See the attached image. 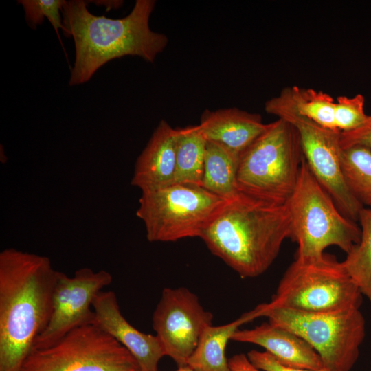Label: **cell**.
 Masks as SVG:
<instances>
[{
	"label": "cell",
	"instance_id": "obj_1",
	"mask_svg": "<svg viewBox=\"0 0 371 371\" xmlns=\"http://www.w3.org/2000/svg\"><path fill=\"white\" fill-rule=\"evenodd\" d=\"M58 272L47 256L1 251L0 371H19L46 328Z\"/></svg>",
	"mask_w": 371,
	"mask_h": 371
},
{
	"label": "cell",
	"instance_id": "obj_2",
	"mask_svg": "<svg viewBox=\"0 0 371 371\" xmlns=\"http://www.w3.org/2000/svg\"><path fill=\"white\" fill-rule=\"evenodd\" d=\"M289 236L290 217L286 204L238 192L226 199L199 238L212 254L246 278L264 273Z\"/></svg>",
	"mask_w": 371,
	"mask_h": 371
},
{
	"label": "cell",
	"instance_id": "obj_3",
	"mask_svg": "<svg viewBox=\"0 0 371 371\" xmlns=\"http://www.w3.org/2000/svg\"><path fill=\"white\" fill-rule=\"evenodd\" d=\"M83 0L66 1L62 9L66 36H72L76 58L69 84H83L107 62L124 56H137L153 63L166 47L168 37L153 32L149 19L153 0H137L126 16L111 19L89 12Z\"/></svg>",
	"mask_w": 371,
	"mask_h": 371
},
{
	"label": "cell",
	"instance_id": "obj_4",
	"mask_svg": "<svg viewBox=\"0 0 371 371\" xmlns=\"http://www.w3.org/2000/svg\"><path fill=\"white\" fill-rule=\"evenodd\" d=\"M304 158L297 130L278 118L269 123L240 155L238 190L258 199L284 205L296 186Z\"/></svg>",
	"mask_w": 371,
	"mask_h": 371
},
{
	"label": "cell",
	"instance_id": "obj_5",
	"mask_svg": "<svg viewBox=\"0 0 371 371\" xmlns=\"http://www.w3.org/2000/svg\"><path fill=\"white\" fill-rule=\"evenodd\" d=\"M286 205L290 217L289 238L298 245L295 258L319 257L330 246H337L348 254L360 241L357 222L341 214L304 158Z\"/></svg>",
	"mask_w": 371,
	"mask_h": 371
},
{
	"label": "cell",
	"instance_id": "obj_6",
	"mask_svg": "<svg viewBox=\"0 0 371 371\" xmlns=\"http://www.w3.org/2000/svg\"><path fill=\"white\" fill-rule=\"evenodd\" d=\"M363 295L343 262L328 254L313 258H295L267 304L313 313L360 308Z\"/></svg>",
	"mask_w": 371,
	"mask_h": 371
},
{
	"label": "cell",
	"instance_id": "obj_7",
	"mask_svg": "<svg viewBox=\"0 0 371 371\" xmlns=\"http://www.w3.org/2000/svg\"><path fill=\"white\" fill-rule=\"evenodd\" d=\"M262 317L306 341L330 371H350L357 363L366 336L360 308L334 313H313L260 304Z\"/></svg>",
	"mask_w": 371,
	"mask_h": 371
},
{
	"label": "cell",
	"instance_id": "obj_8",
	"mask_svg": "<svg viewBox=\"0 0 371 371\" xmlns=\"http://www.w3.org/2000/svg\"><path fill=\"white\" fill-rule=\"evenodd\" d=\"M225 201L201 186L172 183L142 191L136 216L150 242L199 238Z\"/></svg>",
	"mask_w": 371,
	"mask_h": 371
},
{
	"label": "cell",
	"instance_id": "obj_9",
	"mask_svg": "<svg viewBox=\"0 0 371 371\" xmlns=\"http://www.w3.org/2000/svg\"><path fill=\"white\" fill-rule=\"evenodd\" d=\"M265 110L295 127L311 172L330 195L341 214L358 222L363 206L354 196L344 177L341 166V132L322 127L299 114L284 88L278 96L265 102Z\"/></svg>",
	"mask_w": 371,
	"mask_h": 371
},
{
	"label": "cell",
	"instance_id": "obj_10",
	"mask_svg": "<svg viewBox=\"0 0 371 371\" xmlns=\"http://www.w3.org/2000/svg\"><path fill=\"white\" fill-rule=\"evenodd\" d=\"M19 371H140L130 352L96 322L47 347L32 348Z\"/></svg>",
	"mask_w": 371,
	"mask_h": 371
},
{
	"label": "cell",
	"instance_id": "obj_11",
	"mask_svg": "<svg viewBox=\"0 0 371 371\" xmlns=\"http://www.w3.org/2000/svg\"><path fill=\"white\" fill-rule=\"evenodd\" d=\"M213 315L198 297L184 287L165 288L152 317L153 327L164 348L178 368L187 366Z\"/></svg>",
	"mask_w": 371,
	"mask_h": 371
},
{
	"label": "cell",
	"instance_id": "obj_12",
	"mask_svg": "<svg viewBox=\"0 0 371 371\" xmlns=\"http://www.w3.org/2000/svg\"><path fill=\"white\" fill-rule=\"evenodd\" d=\"M112 280V276L105 270L94 271L83 267L76 270L72 277L58 271L49 321L32 348L52 345L72 329L95 322L93 301Z\"/></svg>",
	"mask_w": 371,
	"mask_h": 371
},
{
	"label": "cell",
	"instance_id": "obj_13",
	"mask_svg": "<svg viewBox=\"0 0 371 371\" xmlns=\"http://www.w3.org/2000/svg\"><path fill=\"white\" fill-rule=\"evenodd\" d=\"M92 308L95 322L130 352L140 371H158L159 362L166 356L161 342L155 335L138 330L126 319L113 291L99 292Z\"/></svg>",
	"mask_w": 371,
	"mask_h": 371
},
{
	"label": "cell",
	"instance_id": "obj_14",
	"mask_svg": "<svg viewBox=\"0 0 371 371\" xmlns=\"http://www.w3.org/2000/svg\"><path fill=\"white\" fill-rule=\"evenodd\" d=\"M231 340L258 345L283 365L320 370L324 363L317 352L302 338L280 326L264 322L250 329H238Z\"/></svg>",
	"mask_w": 371,
	"mask_h": 371
},
{
	"label": "cell",
	"instance_id": "obj_15",
	"mask_svg": "<svg viewBox=\"0 0 371 371\" xmlns=\"http://www.w3.org/2000/svg\"><path fill=\"white\" fill-rule=\"evenodd\" d=\"M177 130L162 120L138 156L131 184L141 191L173 183Z\"/></svg>",
	"mask_w": 371,
	"mask_h": 371
},
{
	"label": "cell",
	"instance_id": "obj_16",
	"mask_svg": "<svg viewBox=\"0 0 371 371\" xmlns=\"http://www.w3.org/2000/svg\"><path fill=\"white\" fill-rule=\"evenodd\" d=\"M258 113L238 108L205 110L199 124L206 140L241 154L267 128Z\"/></svg>",
	"mask_w": 371,
	"mask_h": 371
},
{
	"label": "cell",
	"instance_id": "obj_17",
	"mask_svg": "<svg viewBox=\"0 0 371 371\" xmlns=\"http://www.w3.org/2000/svg\"><path fill=\"white\" fill-rule=\"evenodd\" d=\"M259 305L227 324L207 326L203 331L197 346L190 357L187 366L194 371H231L225 348L234 333L254 319L260 317Z\"/></svg>",
	"mask_w": 371,
	"mask_h": 371
},
{
	"label": "cell",
	"instance_id": "obj_18",
	"mask_svg": "<svg viewBox=\"0 0 371 371\" xmlns=\"http://www.w3.org/2000/svg\"><path fill=\"white\" fill-rule=\"evenodd\" d=\"M240 154L223 145L207 140L201 186L228 199L239 191L236 175Z\"/></svg>",
	"mask_w": 371,
	"mask_h": 371
},
{
	"label": "cell",
	"instance_id": "obj_19",
	"mask_svg": "<svg viewBox=\"0 0 371 371\" xmlns=\"http://www.w3.org/2000/svg\"><path fill=\"white\" fill-rule=\"evenodd\" d=\"M177 130L173 183L201 186L207 140L199 124Z\"/></svg>",
	"mask_w": 371,
	"mask_h": 371
},
{
	"label": "cell",
	"instance_id": "obj_20",
	"mask_svg": "<svg viewBox=\"0 0 371 371\" xmlns=\"http://www.w3.org/2000/svg\"><path fill=\"white\" fill-rule=\"evenodd\" d=\"M358 222L360 241L342 262L362 295L371 302V207L361 210Z\"/></svg>",
	"mask_w": 371,
	"mask_h": 371
},
{
	"label": "cell",
	"instance_id": "obj_21",
	"mask_svg": "<svg viewBox=\"0 0 371 371\" xmlns=\"http://www.w3.org/2000/svg\"><path fill=\"white\" fill-rule=\"evenodd\" d=\"M341 166L354 196L363 207H371V152L361 146L342 148Z\"/></svg>",
	"mask_w": 371,
	"mask_h": 371
},
{
	"label": "cell",
	"instance_id": "obj_22",
	"mask_svg": "<svg viewBox=\"0 0 371 371\" xmlns=\"http://www.w3.org/2000/svg\"><path fill=\"white\" fill-rule=\"evenodd\" d=\"M284 89L299 114L322 127L339 131L335 118V101L330 95L322 91L297 86Z\"/></svg>",
	"mask_w": 371,
	"mask_h": 371
},
{
	"label": "cell",
	"instance_id": "obj_23",
	"mask_svg": "<svg viewBox=\"0 0 371 371\" xmlns=\"http://www.w3.org/2000/svg\"><path fill=\"white\" fill-rule=\"evenodd\" d=\"M65 1V0H20L18 2L22 5L26 21L30 27L35 29L46 17L53 26L63 47L59 29L63 31L65 30L61 14Z\"/></svg>",
	"mask_w": 371,
	"mask_h": 371
},
{
	"label": "cell",
	"instance_id": "obj_24",
	"mask_svg": "<svg viewBox=\"0 0 371 371\" xmlns=\"http://www.w3.org/2000/svg\"><path fill=\"white\" fill-rule=\"evenodd\" d=\"M362 94L352 97L338 96L335 101V118L337 130L347 132L358 128L368 117Z\"/></svg>",
	"mask_w": 371,
	"mask_h": 371
},
{
	"label": "cell",
	"instance_id": "obj_25",
	"mask_svg": "<svg viewBox=\"0 0 371 371\" xmlns=\"http://www.w3.org/2000/svg\"><path fill=\"white\" fill-rule=\"evenodd\" d=\"M247 356L255 367L262 371H330L326 368L313 370L287 366L278 361L266 351L260 352L251 350Z\"/></svg>",
	"mask_w": 371,
	"mask_h": 371
},
{
	"label": "cell",
	"instance_id": "obj_26",
	"mask_svg": "<svg viewBox=\"0 0 371 371\" xmlns=\"http://www.w3.org/2000/svg\"><path fill=\"white\" fill-rule=\"evenodd\" d=\"M341 148L352 146H361L371 152V115H368L365 122L358 128L340 134Z\"/></svg>",
	"mask_w": 371,
	"mask_h": 371
},
{
	"label": "cell",
	"instance_id": "obj_27",
	"mask_svg": "<svg viewBox=\"0 0 371 371\" xmlns=\"http://www.w3.org/2000/svg\"><path fill=\"white\" fill-rule=\"evenodd\" d=\"M231 371H262L255 367L247 355L237 354L228 359Z\"/></svg>",
	"mask_w": 371,
	"mask_h": 371
},
{
	"label": "cell",
	"instance_id": "obj_28",
	"mask_svg": "<svg viewBox=\"0 0 371 371\" xmlns=\"http://www.w3.org/2000/svg\"><path fill=\"white\" fill-rule=\"evenodd\" d=\"M175 371H194V370L190 368L189 366H186L178 368V369Z\"/></svg>",
	"mask_w": 371,
	"mask_h": 371
}]
</instances>
